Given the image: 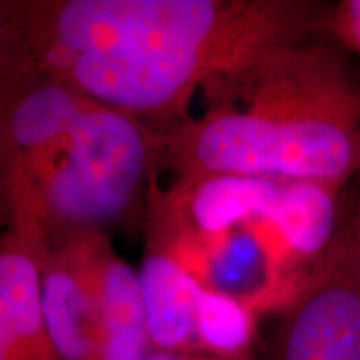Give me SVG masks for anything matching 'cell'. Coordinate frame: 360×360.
Listing matches in <instances>:
<instances>
[{
	"label": "cell",
	"instance_id": "6da1fadb",
	"mask_svg": "<svg viewBox=\"0 0 360 360\" xmlns=\"http://www.w3.org/2000/svg\"><path fill=\"white\" fill-rule=\"evenodd\" d=\"M37 77L66 82L155 132L269 52L312 39L326 11L304 0L11 2Z\"/></svg>",
	"mask_w": 360,
	"mask_h": 360
},
{
	"label": "cell",
	"instance_id": "7a4b0ae2",
	"mask_svg": "<svg viewBox=\"0 0 360 360\" xmlns=\"http://www.w3.org/2000/svg\"><path fill=\"white\" fill-rule=\"evenodd\" d=\"M198 115L155 132L176 176H250L342 188L360 174V82L340 54L307 39L202 92Z\"/></svg>",
	"mask_w": 360,
	"mask_h": 360
},
{
	"label": "cell",
	"instance_id": "3957f363",
	"mask_svg": "<svg viewBox=\"0 0 360 360\" xmlns=\"http://www.w3.org/2000/svg\"><path fill=\"white\" fill-rule=\"evenodd\" d=\"M158 168L153 130L60 80L30 77L0 112L11 229L49 246L120 222Z\"/></svg>",
	"mask_w": 360,
	"mask_h": 360
},
{
	"label": "cell",
	"instance_id": "277c9868",
	"mask_svg": "<svg viewBox=\"0 0 360 360\" xmlns=\"http://www.w3.org/2000/svg\"><path fill=\"white\" fill-rule=\"evenodd\" d=\"M266 360H360V255L342 226L278 310Z\"/></svg>",
	"mask_w": 360,
	"mask_h": 360
},
{
	"label": "cell",
	"instance_id": "5b68a950",
	"mask_svg": "<svg viewBox=\"0 0 360 360\" xmlns=\"http://www.w3.org/2000/svg\"><path fill=\"white\" fill-rule=\"evenodd\" d=\"M92 232L52 245L42 260V309L60 360H103V319Z\"/></svg>",
	"mask_w": 360,
	"mask_h": 360
},
{
	"label": "cell",
	"instance_id": "8992f818",
	"mask_svg": "<svg viewBox=\"0 0 360 360\" xmlns=\"http://www.w3.org/2000/svg\"><path fill=\"white\" fill-rule=\"evenodd\" d=\"M51 246L8 229L0 238V340L8 360H60L42 309V260Z\"/></svg>",
	"mask_w": 360,
	"mask_h": 360
},
{
	"label": "cell",
	"instance_id": "52a82bcc",
	"mask_svg": "<svg viewBox=\"0 0 360 360\" xmlns=\"http://www.w3.org/2000/svg\"><path fill=\"white\" fill-rule=\"evenodd\" d=\"M92 269L103 319V360H148V330L139 270L118 255L106 232H92Z\"/></svg>",
	"mask_w": 360,
	"mask_h": 360
},
{
	"label": "cell",
	"instance_id": "ba28073f",
	"mask_svg": "<svg viewBox=\"0 0 360 360\" xmlns=\"http://www.w3.org/2000/svg\"><path fill=\"white\" fill-rule=\"evenodd\" d=\"M139 278L153 348L186 356L200 354L198 309L202 288L176 258L146 240Z\"/></svg>",
	"mask_w": 360,
	"mask_h": 360
},
{
	"label": "cell",
	"instance_id": "9c48e42d",
	"mask_svg": "<svg viewBox=\"0 0 360 360\" xmlns=\"http://www.w3.org/2000/svg\"><path fill=\"white\" fill-rule=\"evenodd\" d=\"M32 75L11 2H0V112Z\"/></svg>",
	"mask_w": 360,
	"mask_h": 360
},
{
	"label": "cell",
	"instance_id": "30bf717a",
	"mask_svg": "<svg viewBox=\"0 0 360 360\" xmlns=\"http://www.w3.org/2000/svg\"><path fill=\"white\" fill-rule=\"evenodd\" d=\"M336 28H340L347 37L360 49V2H347L336 11Z\"/></svg>",
	"mask_w": 360,
	"mask_h": 360
},
{
	"label": "cell",
	"instance_id": "8fae6325",
	"mask_svg": "<svg viewBox=\"0 0 360 360\" xmlns=\"http://www.w3.org/2000/svg\"><path fill=\"white\" fill-rule=\"evenodd\" d=\"M11 229V214H8V206H6V198H4V191H2V182H0V238L6 234Z\"/></svg>",
	"mask_w": 360,
	"mask_h": 360
},
{
	"label": "cell",
	"instance_id": "7c38bea8",
	"mask_svg": "<svg viewBox=\"0 0 360 360\" xmlns=\"http://www.w3.org/2000/svg\"><path fill=\"white\" fill-rule=\"evenodd\" d=\"M148 360H193V356L186 354H176V352H153V356Z\"/></svg>",
	"mask_w": 360,
	"mask_h": 360
},
{
	"label": "cell",
	"instance_id": "4fadbf2b",
	"mask_svg": "<svg viewBox=\"0 0 360 360\" xmlns=\"http://www.w3.org/2000/svg\"><path fill=\"white\" fill-rule=\"evenodd\" d=\"M193 360H232V359H220V356H210V354H196Z\"/></svg>",
	"mask_w": 360,
	"mask_h": 360
}]
</instances>
